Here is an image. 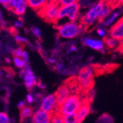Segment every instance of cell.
I'll use <instances>...</instances> for the list:
<instances>
[{
  "mask_svg": "<svg viewBox=\"0 0 123 123\" xmlns=\"http://www.w3.org/2000/svg\"><path fill=\"white\" fill-rule=\"evenodd\" d=\"M109 36L119 41H123V16L116 21L109 31Z\"/></svg>",
  "mask_w": 123,
  "mask_h": 123,
  "instance_id": "cell-10",
  "label": "cell"
},
{
  "mask_svg": "<svg viewBox=\"0 0 123 123\" xmlns=\"http://www.w3.org/2000/svg\"><path fill=\"white\" fill-rule=\"evenodd\" d=\"M123 5V0H118V6Z\"/></svg>",
  "mask_w": 123,
  "mask_h": 123,
  "instance_id": "cell-41",
  "label": "cell"
},
{
  "mask_svg": "<svg viewBox=\"0 0 123 123\" xmlns=\"http://www.w3.org/2000/svg\"><path fill=\"white\" fill-rule=\"evenodd\" d=\"M21 58L25 61V64H26V66H29V55H28L27 52L26 51H25V50H24L23 53H22ZM26 66H25V67H26Z\"/></svg>",
  "mask_w": 123,
  "mask_h": 123,
  "instance_id": "cell-31",
  "label": "cell"
},
{
  "mask_svg": "<svg viewBox=\"0 0 123 123\" xmlns=\"http://www.w3.org/2000/svg\"><path fill=\"white\" fill-rule=\"evenodd\" d=\"M31 32L33 35H34L36 38H38V39L41 38V30L38 27H32L31 28Z\"/></svg>",
  "mask_w": 123,
  "mask_h": 123,
  "instance_id": "cell-29",
  "label": "cell"
},
{
  "mask_svg": "<svg viewBox=\"0 0 123 123\" xmlns=\"http://www.w3.org/2000/svg\"><path fill=\"white\" fill-rule=\"evenodd\" d=\"M15 40L19 44V46H23V47H25L26 44H29L30 43H29V41L26 38L20 36L18 35H17V36H15Z\"/></svg>",
  "mask_w": 123,
  "mask_h": 123,
  "instance_id": "cell-26",
  "label": "cell"
},
{
  "mask_svg": "<svg viewBox=\"0 0 123 123\" xmlns=\"http://www.w3.org/2000/svg\"><path fill=\"white\" fill-rule=\"evenodd\" d=\"M13 62H14L15 66L18 69H22L25 68V66H26L25 61L20 57H14L13 58Z\"/></svg>",
  "mask_w": 123,
  "mask_h": 123,
  "instance_id": "cell-23",
  "label": "cell"
},
{
  "mask_svg": "<svg viewBox=\"0 0 123 123\" xmlns=\"http://www.w3.org/2000/svg\"><path fill=\"white\" fill-rule=\"evenodd\" d=\"M63 119H64V123H77L78 122L77 114H72L64 116Z\"/></svg>",
  "mask_w": 123,
  "mask_h": 123,
  "instance_id": "cell-22",
  "label": "cell"
},
{
  "mask_svg": "<svg viewBox=\"0 0 123 123\" xmlns=\"http://www.w3.org/2000/svg\"><path fill=\"white\" fill-rule=\"evenodd\" d=\"M97 34L100 36V37H103V38H105L107 36V32L106 31L103 29V28H98L97 30Z\"/></svg>",
  "mask_w": 123,
  "mask_h": 123,
  "instance_id": "cell-32",
  "label": "cell"
},
{
  "mask_svg": "<svg viewBox=\"0 0 123 123\" xmlns=\"http://www.w3.org/2000/svg\"><path fill=\"white\" fill-rule=\"evenodd\" d=\"M33 123H34V122H33Z\"/></svg>",
  "mask_w": 123,
  "mask_h": 123,
  "instance_id": "cell-45",
  "label": "cell"
},
{
  "mask_svg": "<svg viewBox=\"0 0 123 123\" xmlns=\"http://www.w3.org/2000/svg\"><path fill=\"white\" fill-rule=\"evenodd\" d=\"M0 123H9V117L5 112H0Z\"/></svg>",
  "mask_w": 123,
  "mask_h": 123,
  "instance_id": "cell-30",
  "label": "cell"
},
{
  "mask_svg": "<svg viewBox=\"0 0 123 123\" xmlns=\"http://www.w3.org/2000/svg\"><path fill=\"white\" fill-rule=\"evenodd\" d=\"M94 72L92 66H84L78 72L77 79L79 84V94L82 99L87 97L94 86Z\"/></svg>",
  "mask_w": 123,
  "mask_h": 123,
  "instance_id": "cell-1",
  "label": "cell"
},
{
  "mask_svg": "<svg viewBox=\"0 0 123 123\" xmlns=\"http://www.w3.org/2000/svg\"><path fill=\"white\" fill-rule=\"evenodd\" d=\"M24 52V47L23 46H19V47L15 49L13 52H12V55L13 57H20L21 58V55H22V53Z\"/></svg>",
  "mask_w": 123,
  "mask_h": 123,
  "instance_id": "cell-27",
  "label": "cell"
},
{
  "mask_svg": "<svg viewBox=\"0 0 123 123\" xmlns=\"http://www.w3.org/2000/svg\"><path fill=\"white\" fill-rule=\"evenodd\" d=\"M27 2L28 7L38 12L49 2V0H27Z\"/></svg>",
  "mask_w": 123,
  "mask_h": 123,
  "instance_id": "cell-16",
  "label": "cell"
},
{
  "mask_svg": "<svg viewBox=\"0 0 123 123\" xmlns=\"http://www.w3.org/2000/svg\"><path fill=\"white\" fill-rule=\"evenodd\" d=\"M118 51H119L120 52L123 53V41H122V42H121V44H120V47H119V48Z\"/></svg>",
  "mask_w": 123,
  "mask_h": 123,
  "instance_id": "cell-40",
  "label": "cell"
},
{
  "mask_svg": "<svg viewBox=\"0 0 123 123\" xmlns=\"http://www.w3.org/2000/svg\"><path fill=\"white\" fill-rule=\"evenodd\" d=\"M14 25H15V27H17V28L22 27H23V21H22L21 20H17V21H15Z\"/></svg>",
  "mask_w": 123,
  "mask_h": 123,
  "instance_id": "cell-35",
  "label": "cell"
},
{
  "mask_svg": "<svg viewBox=\"0 0 123 123\" xmlns=\"http://www.w3.org/2000/svg\"><path fill=\"white\" fill-rule=\"evenodd\" d=\"M114 8L111 6V5H109L105 0H103V9L101 13H100L99 17V23H101V22L106 18L111 13V11H112Z\"/></svg>",
  "mask_w": 123,
  "mask_h": 123,
  "instance_id": "cell-17",
  "label": "cell"
},
{
  "mask_svg": "<svg viewBox=\"0 0 123 123\" xmlns=\"http://www.w3.org/2000/svg\"><path fill=\"white\" fill-rule=\"evenodd\" d=\"M104 43H105V47H108L110 49L118 50L120 47L121 41H119L109 36V37H105L104 38Z\"/></svg>",
  "mask_w": 123,
  "mask_h": 123,
  "instance_id": "cell-19",
  "label": "cell"
},
{
  "mask_svg": "<svg viewBox=\"0 0 123 123\" xmlns=\"http://www.w3.org/2000/svg\"><path fill=\"white\" fill-rule=\"evenodd\" d=\"M83 43L85 46L99 52L105 51V43L104 41L102 40L96 39L90 37H85L83 38Z\"/></svg>",
  "mask_w": 123,
  "mask_h": 123,
  "instance_id": "cell-12",
  "label": "cell"
},
{
  "mask_svg": "<svg viewBox=\"0 0 123 123\" xmlns=\"http://www.w3.org/2000/svg\"><path fill=\"white\" fill-rule=\"evenodd\" d=\"M19 74L21 77H23L25 85L29 92H31L32 89L38 85V80L36 79V77L35 76L34 72H32L30 66H26L25 68L22 69Z\"/></svg>",
  "mask_w": 123,
  "mask_h": 123,
  "instance_id": "cell-7",
  "label": "cell"
},
{
  "mask_svg": "<svg viewBox=\"0 0 123 123\" xmlns=\"http://www.w3.org/2000/svg\"><path fill=\"white\" fill-rule=\"evenodd\" d=\"M0 48H1V44H0Z\"/></svg>",
  "mask_w": 123,
  "mask_h": 123,
  "instance_id": "cell-44",
  "label": "cell"
},
{
  "mask_svg": "<svg viewBox=\"0 0 123 123\" xmlns=\"http://www.w3.org/2000/svg\"><path fill=\"white\" fill-rule=\"evenodd\" d=\"M60 5L57 2H49L43 9L38 11V15L49 23L56 24Z\"/></svg>",
  "mask_w": 123,
  "mask_h": 123,
  "instance_id": "cell-6",
  "label": "cell"
},
{
  "mask_svg": "<svg viewBox=\"0 0 123 123\" xmlns=\"http://www.w3.org/2000/svg\"><path fill=\"white\" fill-rule=\"evenodd\" d=\"M75 51H77V48H76L75 46H73V45L70 46L69 48V49H68V52H69V53L73 52H75Z\"/></svg>",
  "mask_w": 123,
  "mask_h": 123,
  "instance_id": "cell-39",
  "label": "cell"
},
{
  "mask_svg": "<svg viewBox=\"0 0 123 123\" xmlns=\"http://www.w3.org/2000/svg\"><path fill=\"white\" fill-rule=\"evenodd\" d=\"M47 63H49V64H51V65H52V64H55L56 63V60H55L54 58H51V57H48L47 58Z\"/></svg>",
  "mask_w": 123,
  "mask_h": 123,
  "instance_id": "cell-36",
  "label": "cell"
},
{
  "mask_svg": "<svg viewBox=\"0 0 123 123\" xmlns=\"http://www.w3.org/2000/svg\"><path fill=\"white\" fill-rule=\"evenodd\" d=\"M33 111H34V109L31 106H25L21 108L20 110V123L29 118H31V117L33 116Z\"/></svg>",
  "mask_w": 123,
  "mask_h": 123,
  "instance_id": "cell-18",
  "label": "cell"
},
{
  "mask_svg": "<svg viewBox=\"0 0 123 123\" xmlns=\"http://www.w3.org/2000/svg\"><path fill=\"white\" fill-rule=\"evenodd\" d=\"M2 75V70L0 69V77H1Z\"/></svg>",
  "mask_w": 123,
  "mask_h": 123,
  "instance_id": "cell-43",
  "label": "cell"
},
{
  "mask_svg": "<svg viewBox=\"0 0 123 123\" xmlns=\"http://www.w3.org/2000/svg\"><path fill=\"white\" fill-rule=\"evenodd\" d=\"M58 36L65 39H72L77 37L83 30L80 22L67 21L56 26Z\"/></svg>",
  "mask_w": 123,
  "mask_h": 123,
  "instance_id": "cell-3",
  "label": "cell"
},
{
  "mask_svg": "<svg viewBox=\"0 0 123 123\" xmlns=\"http://www.w3.org/2000/svg\"><path fill=\"white\" fill-rule=\"evenodd\" d=\"M91 103H92V102L89 101L87 98L83 99L82 104L76 113L77 117V121L79 123H82L83 121L86 119V117L90 114Z\"/></svg>",
  "mask_w": 123,
  "mask_h": 123,
  "instance_id": "cell-11",
  "label": "cell"
},
{
  "mask_svg": "<svg viewBox=\"0 0 123 123\" xmlns=\"http://www.w3.org/2000/svg\"><path fill=\"white\" fill-rule=\"evenodd\" d=\"M83 99L79 94H71L60 105L57 106L55 112H58L63 117L76 114L82 104Z\"/></svg>",
  "mask_w": 123,
  "mask_h": 123,
  "instance_id": "cell-2",
  "label": "cell"
},
{
  "mask_svg": "<svg viewBox=\"0 0 123 123\" xmlns=\"http://www.w3.org/2000/svg\"><path fill=\"white\" fill-rule=\"evenodd\" d=\"M55 94L57 99V106H58L61 105L71 95V93L70 91L69 90V88H67V86L63 83L61 86L58 87V90L55 93Z\"/></svg>",
  "mask_w": 123,
  "mask_h": 123,
  "instance_id": "cell-14",
  "label": "cell"
},
{
  "mask_svg": "<svg viewBox=\"0 0 123 123\" xmlns=\"http://www.w3.org/2000/svg\"><path fill=\"white\" fill-rule=\"evenodd\" d=\"M103 0H99L98 2L94 4L88 9L86 14L80 18V24L82 25L83 30L90 27L95 23L96 21L99 20L100 13L103 9Z\"/></svg>",
  "mask_w": 123,
  "mask_h": 123,
  "instance_id": "cell-4",
  "label": "cell"
},
{
  "mask_svg": "<svg viewBox=\"0 0 123 123\" xmlns=\"http://www.w3.org/2000/svg\"><path fill=\"white\" fill-rule=\"evenodd\" d=\"M80 5L79 2L67 6H60L58 21L55 25L65 18H67L69 21H77L80 16Z\"/></svg>",
  "mask_w": 123,
  "mask_h": 123,
  "instance_id": "cell-5",
  "label": "cell"
},
{
  "mask_svg": "<svg viewBox=\"0 0 123 123\" xmlns=\"http://www.w3.org/2000/svg\"><path fill=\"white\" fill-rule=\"evenodd\" d=\"M11 1H12V0H0V4H2V5L6 7L10 3Z\"/></svg>",
  "mask_w": 123,
  "mask_h": 123,
  "instance_id": "cell-37",
  "label": "cell"
},
{
  "mask_svg": "<svg viewBox=\"0 0 123 123\" xmlns=\"http://www.w3.org/2000/svg\"><path fill=\"white\" fill-rule=\"evenodd\" d=\"M120 13H121V11H119V10L112 12L106 18H105L100 24H102L104 27H108V26L111 25L116 21V19L119 16Z\"/></svg>",
  "mask_w": 123,
  "mask_h": 123,
  "instance_id": "cell-20",
  "label": "cell"
},
{
  "mask_svg": "<svg viewBox=\"0 0 123 123\" xmlns=\"http://www.w3.org/2000/svg\"><path fill=\"white\" fill-rule=\"evenodd\" d=\"M54 113L47 112L42 110L36 111L32 116V120L34 123H50Z\"/></svg>",
  "mask_w": 123,
  "mask_h": 123,
  "instance_id": "cell-13",
  "label": "cell"
},
{
  "mask_svg": "<svg viewBox=\"0 0 123 123\" xmlns=\"http://www.w3.org/2000/svg\"><path fill=\"white\" fill-rule=\"evenodd\" d=\"M58 1H59V0H49V2H57V3H58Z\"/></svg>",
  "mask_w": 123,
  "mask_h": 123,
  "instance_id": "cell-42",
  "label": "cell"
},
{
  "mask_svg": "<svg viewBox=\"0 0 123 123\" xmlns=\"http://www.w3.org/2000/svg\"><path fill=\"white\" fill-rule=\"evenodd\" d=\"M79 0H59L58 4L60 6H67L74 3H77Z\"/></svg>",
  "mask_w": 123,
  "mask_h": 123,
  "instance_id": "cell-28",
  "label": "cell"
},
{
  "mask_svg": "<svg viewBox=\"0 0 123 123\" xmlns=\"http://www.w3.org/2000/svg\"><path fill=\"white\" fill-rule=\"evenodd\" d=\"M105 1L112 6L114 9L118 6V0H105Z\"/></svg>",
  "mask_w": 123,
  "mask_h": 123,
  "instance_id": "cell-33",
  "label": "cell"
},
{
  "mask_svg": "<svg viewBox=\"0 0 123 123\" xmlns=\"http://www.w3.org/2000/svg\"><path fill=\"white\" fill-rule=\"evenodd\" d=\"M57 108V99L55 93L50 94L43 97L40 106V109L47 112L54 113Z\"/></svg>",
  "mask_w": 123,
  "mask_h": 123,
  "instance_id": "cell-9",
  "label": "cell"
},
{
  "mask_svg": "<svg viewBox=\"0 0 123 123\" xmlns=\"http://www.w3.org/2000/svg\"><path fill=\"white\" fill-rule=\"evenodd\" d=\"M50 123H64L63 117L58 112H54L52 121Z\"/></svg>",
  "mask_w": 123,
  "mask_h": 123,
  "instance_id": "cell-24",
  "label": "cell"
},
{
  "mask_svg": "<svg viewBox=\"0 0 123 123\" xmlns=\"http://www.w3.org/2000/svg\"><path fill=\"white\" fill-rule=\"evenodd\" d=\"M63 84H65L67 86V88H69L71 94H79L80 88H79V84H78V81H77L76 76H71L70 77L67 78L64 81Z\"/></svg>",
  "mask_w": 123,
  "mask_h": 123,
  "instance_id": "cell-15",
  "label": "cell"
},
{
  "mask_svg": "<svg viewBox=\"0 0 123 123\" xmlns=\"http://www.w3.org/2000/svg\"><path fill=\"white\" fill-rule=\"evenodd\" d=\"M96 123H113V119L107 114H103Z\"/></svg>",
  "mask_w": 123,
  "mask_h": 123,
  "instance_id": "cell-25",
  "label": "cell"
},
{
  "mask_svg": "<svg viewBox=\"0 0 123 123\" xmlns=\"http://www.w3.org/2000/svg\"><path fill=\"white\" fill-rule=\"evenodd\" d=\"M27 0H12L5 7L16 16H23L27 8Z\"/></svg>",
  "mask_w": 123,
  "mask_h": 123,
  "instance_id": "cell-8",
  "label": "cell"
},
{
  "mask_svg": "<svg viewBox=\"0 0 123 123\" xmlns=\"http://www.w3.org/2000/svg\"><path fill=\"white\" fill-rule=\"evenodd\" d=\"M17 106H18V108L19 110H21V108H23L24 107L26 106V105H25V101H21L20 103H18Z\"/></svg>",
  "mask_w": 123,
  "mask_h": 123,
  "instance_id": "cell-38",
  "label": "cell"
},
{
  "mask_svg": "<svg viewBox=\"0 0 123 123\" xmlns=\"http://www.w3.org/2000/svg\"><path fill=\"white\" fill-rule=\"evenodd\" d=\"M77 123H78V122H77Z\"/></svg>",
  "mask_w": 123,
  "mask_h": 123,
  "instance_id": "cell-46",
  "label": "cell"
},
{
  "mask_svg": "<svg viewBox=\"0 0 123 123\" xmlns=\"http://www.w3.org/2000/svg\"><path fill=\"white\" fill-rule=\"evenodd\" d=\"M54 69L61 74H68V68H66L64 64L61 63H58L57 64H55V66H54Z\"/></svg>",
  "mask_w": 123,
  "mask_h": 123,
  "instance_id": "cell-21",
  "label": "cell"
},
{
  "mask_svg": "<svg viewBox=\"0 0 123 123\" xmlns=\"http://www.w3.org/2000/svg\"><path fill=\"white\" fill-rule=\"evenodd\" d=\"M34 100H35L34 96H32V94H27V102L29 104L33 103H34Z\"/></svg>",
  "mask_w": 123,
  "mask_h": 123,
  "instance_id": "cell-34",
  "label": "cell"
}]
</instances>
